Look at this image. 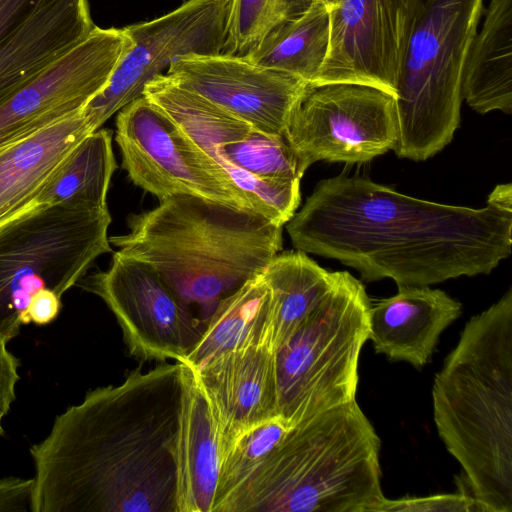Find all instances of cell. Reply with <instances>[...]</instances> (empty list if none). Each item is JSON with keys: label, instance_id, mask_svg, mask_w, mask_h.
Returning a JSON list of instances; mask_svg holds the SVG:
<instances>
[{"label": "cell", "instance_id": "6da1fadb", "mask_svg": "<svg viewBox=\"0 0 512 512\" xmlns=\"http://www.w3.org/2000/svg\"><path fill=\"white\" fill-rule=\"evenodd\" d=\"M286 230L295 249L335 259L369 282L429 286L487 275L512 252V185H497L475 209L341 174L317 183Z\"/></svg>", "mask_w": 512, "mask_h": 512}, {"label": "cell", "instance_id": "7a4b0ae2", "mask_svg": "<svg viewBox=\"0 0 512 512\" xmlns=\"http://www.w3.org/2000/svg\"><path fill=\"white\" fill-rule=\"evenodd\" d=\"M180 362L90 390L30 448L32 512H177Z\"/></svg>", "mask_w": 512, "mask_h": 512}, {"label": "cell", "instance_id": "3957f363", "mask_svg": "<svg viewBox=\"0 0 512 512\" xmlns=\"http://www.w3.org/2000/svg\"><path fill=\"white\" fill-rule=\"evenodd\" d=\"M433 419L463 469L459 491L512 512V289L470 318L435 374Z\"/></svg>", "mask_w": 512, "mask_h": 512}, {"label": "cell", "instance_id": "277c9868", "mask_svg": "<svg viewBox=\"0 0 512 512\" xmlns=\"http://www.w3.org/2000/svg\"><path fill=\"white\" fill-rule=\"evenodd\" d=\"M129 231L109 237L121 255L151 265L185 305L209 319L218 303L260 274L282 251V230L261 214L176 195L131 214Z\"/></svg>", "mask_w": 512, "mask_h": 512}, {"label": "cell", "instance_id": "5b68a950", "mask_svg": "<svg viewBox=\"0 0 512 512\" xmlns=\"http://www.w3.org/2000/svg\"><path fill=\"white\" fill-rule=\"evenodd\" d=\"M381 441L355 400L297 422L219 512H372Z\"/></svg>", "mask_w": 512, "mask_h": 512}, {"label": "cell", "instance_id": "8992f818", "mask_svg": "<svg viewBox=\"0 0 512 512\" xmlns=\"http://www.w3.org/2000/svg\"><path fill=\"white\" fill-rule=\"evenodd\" d=\"M483 1L413 0L395 91L398 157L424 161L453 139L463 69Z\"/></svg>", "mask_w": 512, "mask_h": 512}, {"label": "cell", "instance_id": "52a82bcc", "mask_svg": "<svg viewBox=\"0 0 512 512\" xmlns=\"http://www.w3.org/2000/svg\"><path fill=\"white\" fill-rule=\"evenodd\" d=\"M110 223L108 208L37 204L0 225V340L19 334L36 293L62 297L99 256L113 252Z\"/></svg>", "mask_w": 512, "mask_h": 512}, {"label": "cell", "instance_id": "ba28073f", "mask_svg": "<svg viewBox=\"0 0 512 512\" xmlns=\"http://www.w3.org/2000/svg\"><path fill=\"white\" fill-rule=\"evenodd\" d=\"M370 306L362 282L338 271L325 298L274 352L279 416L296 424L355 400Z\"/></svg>", "mask_w": 512, "mask_h": 512}, {"label": "cell", "instance_id": "9c48e42d", "mask_svg": "<svg viewBox=\"0 0 512 512\" xmlns=\"http://www.w3.org/2000/svg\"><path fill=\"white\" fill-rule=\"evenodd\" d=\"M284 136L307 168L320 160L370 161L396 145L395 96L360 83L308 85Z\"/></svg>", "mask_w": 512, "mask_h": 512}, {"label": "cell", "instance_id": "30bf717a", "mask_svg": "<svg viewBox=\"0 0 512 512\" xmlns=\"http://www.w3.org/2000/svg\"><path fill=\"white\" fill-rule=\"evenodd\" d=\"M229 6L230 0H187L156 19L124 27L130 48L105 88L81 110L90 131L143 96L145 85L175 60L223 53Z\"/></svg>", "mask_w": 512, "mask_h": 512}, {"label": "cell", "instance_id": "8fae6325", "mask_svg": "<svg viewBox=\"0 0 512 512\" xmlns=\"http://www.w3.org/2000/svg\"><path fill=\"white\" fill-rule=\"evenodd\" d=\"M118 112L115 140L135 186L159 201L195 195L249 209L209 157L152 101L141 96Z\"/></svg>", "mask_w": 512, "mask_h": 512}, {"label": "cell", "instance_id": "7c38bea8", "mask_svg": "<svg viewBox=\"0 0 512 512\" xmlns=\"http://www.w3.org/2000/svg\"><path fill=\"white\" fill-rule=\"evenodd\" d=\"M77 284L106 303L129 353L141 361L183 362L204 331L201 319L143 261L114 252L107 270L86 274Z\"/></svg>", "mask_w": 512, "mask_h": 512}, {"label": "cell", "instance_id": "4fadbf2b", "mask_svg": "<svg viewBox=\"0 0 512 512\" xmlns=\"http://www.w3.org/2000/svg\"><path fill=\"white\" fill-rule=\"evenodd\" d=\"M130 46L123 28L95 26L84 41L0 104V149L80 112L105 88Z\"/></svg>", "mask_w": 512, "mask_h": 512}, {"label": "cell", "instance_id": "5bb4252c", "mask_svg": "<svg viewBox=\"0 0 512 512\" xmlns=\"http://www.w3.org/2000/svg\"><path fill=\"white\" fill-rule=\"evenodd\" d=\"M328 54L315 84L360 83L395 96L413 0H332Z\"/></svg>", "mask_w": 512, "mask_h": 512}, {"label": "cell", "instance_id": "9a60e30c", "mask_svg": "<svg viewBox=\"0 0 512 512\" xmlns=\"http://www.w3.org/2000/svg\"><path fill=\"white\" fill-rule=\"evenodd\" d=\"M166 75L255 129L284 135L307 84L286 72L228 54H191L175 60Z\"/></svg>", "mask_w": 512, "mask_h": 512}, {"label": "cell", "instance_id": "2e32d148", "mask_svg": "<svg viewBox=\"0 0 512 512\" xmlns=\"http://www.w3.org/2000/svg\"><path fill=\"white\" fill-rule=\"evenodd\" d=\"M94 28L88 0H0V104Z\"/></svg>", "mask_w": 512, "mask_h": 512}, {"label": "cell", "instance_id": "e0dca14e", "mask_svg": "<svg viewBox=\"0 0 512 512\" xmlns=\"http://www.w3.org/2000/svg\"><path fill=\"white\" fill-rule=\"evenodd\" d=\"M215 420L220 452L233 440L278 415L274 352L252 344L193 368Z\"/></svg>", "mask_w": 512, "mask_h": 512}, {"label": "cell", "instance_id": "ac0fdd59", "mask_svg": "<svg viewBox=\"0 0 512 512\" xmlns=\"http://www.w3.org/2000/svg\"><path fill=\"white\" fill-rule=\"evenodd\" d=\"M462 313L459 301L429 286L399 285L398 292L371 303L369 339L376 353L425 366L442 332Z\"/></svg>", "mask_w": 512, "mask_h": 512}, {"label": "cell", "instance_id": "d6986e66", "mask_svg": "<svg viewBox=\"0 0 512 512\" xmlns=\"http://www.w3.org/2000/svg\"><path fill=\"white\" fill-rule=\"evenodd\" d=\"M180 365L182 395L174 444L177 512H212L221 463L219 434L194 369Z\"/></svg>", "mask_w": 512, "mask_h": 512}, {"label": "cell", "instance_id": "ffe728a7", "mask_svg": "<svg viewBox=\"0 0 512 512\" xmlns=\"http://www.w3.org/2000/svg\"><path fill=\"white\" fill-rule=\"evenodd\" d=\"M89 133L80 111L0 149V225L36 204L54 172Z\"/></svg>", "mask_w": 512, "mask_h": 512}, {"label": "cell", "instance_id": "44dd1931", "mask_svg": "<svg viewBox=\"0 0 512 512\" xmlns=\"http://www.w3.org/2000/svg\"><path fill=\"white\" fill-rule=\"evenodd\" d=\"M462 100L480 114L512 111V0H490L470 45Z\"/></svg>", "mask_w": 512, "mask_h": 512}, {"label": "cell", "instance_id": "7402d4cb", "mask_svg": "<svg viewBox=\"0 0 512 512\" xmlns=\"http://www.w3.org/2000/svg\"><path fill=\"white\" fill-rule=\"evenodd\" d=\"M262 275L271 294L268 345L275 352L325 298L338 271H327L297 250L278 253Z\"/></svg>", "mask_w": 512, "mask_h": 512}, {"label": "cell", "instance_id": "603a6c76", "mask_svg": "<svg viewBox=\"0 0 512 512\" xmlns=\"http://www.w3.org/2000/svg\"><path fill=\"white\" fill-rule=\"evenodd\" d=\"M270 298L262 272L224 297L183 363L198 368L214 357L248 345L268 346Z\"/></svg>", "mask_w": 512, "mask_h": 512}, {"label": "cell", "instance_id": "cb8c5ba5", "mask_svg": "<svg viewBox=\"0 0 512 512\" xmlns=\"http://www.w3.org/2000/svg\"><path fill=\"white\" fill-rule=\"evenodd\" d=\"M116 168L112 132L99 128L75 145L49 179L35 205L68 204L107 209V194Z\"/></svg>", "mask_w": 512, "mask_h": 512}, {"label": "cell", "instance_id": "d4e9b609", "mask_svg": "<svg viewBox=\"0 0 512 512\" xmlns=\"http://www.w3.org/2000/svg\"><path fill=\"white\" fill-rule=\"evenodd\" d=\"M329 39L328 6L316 0L304 14L275 29L244 57L312 85L317 82L324 66Z\"/></svg>", "mask_w": 512, "mask_h": 512}, {"label": "cell", "instance_id": "484cf974", "mask_svg": "<svg viewBox=\"0 0 512 512\" xmlns=\"http://www.w3.org/2000/svg\"><path fill=\"white\" fill-rule=\"evenodd\" d=\"M294 425L282 416H275L243 433L221 451L219 481L212 512H219Z\"/></svg>", "mask_w": 512, "mask_h": 512}, {"label": "cell", "instance_id": "4316f807", "mask_svg": "<svg viewBox=\"0 0 512 512\" xmlns=\"http://www.w3.org/2000/svg\"><path fill=\"white\" fill-rule=\"evenodd\" d=\"M316 0H230L224 54L244 57Z\"/></svg>", "mask_w": 512, "mask_h": 512}, {"label": "cell", "instance_id": "83f0119b", "mask_svg": "<svg viewBox=\"0 0 512 512\" xmlns=\"http://www.w3.org/2000/svg\"><path fill=\"white\" fill-rule=\"evenodd\" d=\"M486 512L485 508L474 498L462 492L454 494H438L427 497H404L387 499L383 497L372 509V512Z\"/></svg>", "mask_w": 512, "mask_h": 512}, {"label": "cell", "instance_id": "f1b7e54d", "mask_svg": "<svg viewBox=\"0 0 512 512\" xmlns=\"http://www.w3.org/2000/svg\"><path fill=\"white\" fill-rule=\"evenodd\" d=\"M6 342L0 340V435L4 434L3 418L15 400V387L19 380V360L8 351Z\"/></svg>", "mask_w": 512, "mask_h": 512}, {"label": "cell", "instance_id": "f546056e", "mask_svg": "<svg viewBox=\"0 0 512 512\" xmlns=\"http://www.w3.org/2000/svg\"><path fill=\"white\" fill-rule=\"evenodd\" d=\"M33 479L0 480V512L27 511L31 507Z\"/></svg>", "mask_w": 512, "mask_h": 512}, {"label": "cell", "instance_id": "4dcf8cb0", "mask_svg": "<svg viewBox=\"0 0 512 512\" xmlns=\"http://www.w3.org/2000/svg\"><path fill=\"white\" fill-rule=\"evenodd\" d=\"M60 299L59 295L48 289L36 293L26 309L23 324L33 322L45 325L55 320L62 307Z\"/></svg>", "mask_w": 512, "mask_h": 512}, {"label": "cell", "instance_id": "1f68e13d", "mask_svg": "<svg viewBox=\"0 0 512 512\" xmlns=\"http://www.w3.org/2000/svg\"><path fill=\"white\" fill-rule=\"evenodd\" d=\"M321 1H323L324 3H326L328 5L332 0H321Z\"/></svg>", "mask_w": 512, "mask_h": 512}]
</instances>
